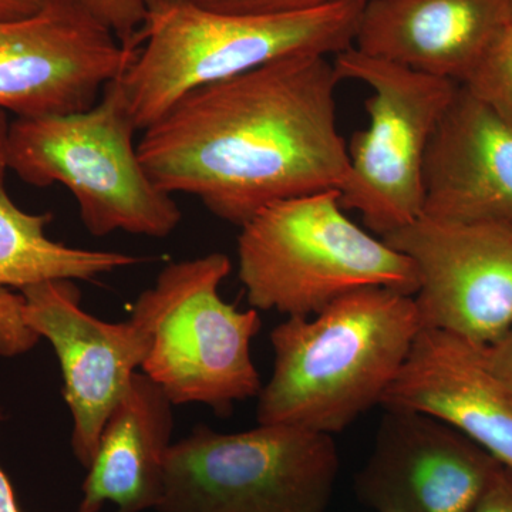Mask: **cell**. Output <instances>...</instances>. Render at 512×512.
Wrapping results in <instances>:
<instances>
[{
  "label": "cell",
  "mask_w": 512,
  "mask_h": 512,
  "mask_svg": "<svg viewBox=\"0 0 512 512\" xmlns=\"http://www.w3.org/2000/svg\"><path fill=\"white\" fill-rule=\"evenodd\" d=\"M339 82L328 56L281 57L185 94L143 131L138 156L164 191L194 195L239 228L275 202L340 192L349 154Z\"/></svg>",
  "instance_id": "obj_1"
},
{
  "label": "cell",
  "mask_w": 512,
  "mask_h": 512,
  "mask_svg": "<svg viewBox=\"0 0 512 512\" xmlns=\"http://www.w3.org/2000/svg\"><path fill=\"white\" fill-rule=\"evenodd\" d=\"M420 330L413 296L380 286L284 320L269 335L274 366L258 394V423L342 433L380 406Z\"/></svg>",
  "instance_id": "obj_2"
},
{
  "label": "cell",
  "mask_w": 512,
  "mask_h": 512,
  "mask_svg": "<svg viewBox=\"0 0 512 512\" xmlns=\"http://www.w3.org/2000/svg\"><path fill=\"white\" fill-rule=\"evenodd\" d=\"M365 2L276 15H235L160 3L147 8L136 55L119 77L137 130L185 94L295 53L336 56L355 42Z\"/></svg>",
  "instance_id": "obj_3"
},
{
  "label": "cell",
  "mask_w": 512,
  "mask_h": 512,
  "mask_svg": "<svg viewBox=\"0 0 512 512\" xmlns=\"http://www.w3.org/2000/svg\"><path fill=\"white\" fill-rule=\"evenodd\" d=\"M238 276L252 308L288 318L370 286L412 296L419 288L413 262L350 220L339 191L275 202L242 225Z\"/></svg>",
  "instance_id": "obj_4"
},
{
  "label": "cell",
  "mask_w": 512,
  "mask_h": 512,
  "mask_svg": "<svg viewBox=\"0 0 512 512\" xmlns=\"http://www.w3.org/2000/svg\"><path fill=\"white\" fill-rule=\"evenodd\" d=\"M136 131L116 79L87 110L13 121L8 168L26 184L67 188L94 237L167 238L183 214L141 163Z\"/></svg>",
  "instance_id": "obj_5"
},
{
  "label": "cell",
  "mask_w": 512,
  "mask_h": 512,
  "mask_svg": "<svg viewBox=\"0 0 512 512\" xmlns=\"http://www.w3.org/2000/svg\"><path fill=\"white\" fill-rule=\"evenodd\" d=\"M231 271L222 252L171 262L134 303L130 319L147 340L141 370L174 406L200 403L227 414L261 392L251 355L261 318L221 298Z\"/></svg>",
  "instance_id": "obj_6"
},
{
  "label": "cell",
  "mask_w": 512,
  "mask_h": 512,
  "mask_svg": "<svg viewBox=\"0 0 512 512\" xmlns=\"http://www.w3.org/2000/svg\"><path fill=\"white\" fill-rule=\"evenodd\" d=\"M340 467L333 436L285 424L173 443L157 512H326Z\"/></svg>",
  "instance_id": "obj_7"
},
{
  "label": "cell",
  "mask_w": 512,
  "mask_h": 512,
  "mask_svg": "<svg viewBox=\"0 0 512 512\" xmlns=\"http://www.w3.org/2000/svg\"><path fill=\"white\" fill-rule=\"evenodd\" d=\"M340 80L366 84L369 127L348 146L349 175L340 201L377 237L423 212V168L431 137L460 84L376 59L355 47L333 60Z\"/></svg>",
  "instance_id": "obj_8"
},
{
  "label": "cell",
  "mask_w": 512,
  "mask_h": 512,
  "mask_svg": "<svg viewBox=\"0 0 512 512\" xmlns=\"http://www.w3.org/2000/svg\"><path fill=\"white\" fill-rule=\"evenodd\" d=\"M137 47L80 0H49L29 18L0 22V110L18 119L87 110Z\"/></svg>",
  "instance_id": "obj_9"
},
{
  "label": "cell",
  "mask_w": 512,
  "mask_h": 512,
  "mask_svg": "<svg viewBox=\"0 0 512 512\" xmlns=\"http://www.w3.org/2000/svg\"><path fill=\"white\" fill-rule=\"evenodd\" d=\"M383 239L416 268L421 329L488 348L510 328L511 227L420 217Z\"/></svg>",
  "instance_id": "obj_10"
},
{
  "label": "cell",
  "mask_w": 512,
  "mask_h": 512,
  "mask_svg": "<svg viewBox=\"0 0 512 512\" xmlns=\"http://www.w3.org/2000/svg\"><path fill=\"white\" fill-rule=\"evenodd\" d=\"M19 292L26 325L49 340L59 359L74 457L89 468L107 417L143 363L147 340L131 319L111 323L84 311L76 281L40 282Z\"/></svg>",
  "instance_id": "obj_11"
},
{
  "label": "cell",
  "mask_w": 512,
  "mask_h": 512,
  "mask_svg": "<svg viewBox=\"0 0 512 512\" xmlns=\"http://www.w3.org/2000/svg\"><path fill=\"white\" fill-rule=\"evenodd\" d=\"M500 466L436 417L384 409L355 490L377 512H468Z\"/></svg>",
  "instance_id": "obj_12"
},
{
  "label": "cell",
  "mask_w": 512,
  "mask_h": 512,
  "mask_svg": "<svg viewBox=\"0 0 512 512\" xmlns=\"http://www.w3.org/2000/svg\"><path fill=\"white\" fill-rule=\"evenodd\" d=\"M421 217L512 228V127L464 86L427 148Z\"/></svg>",
  "instance_id": "obj_13"
},
{
  "label": "cell",
  "mask_w": 512,
  "mask_h": 512,
  "mask_svg": "<svg viewBox=\"0 0 512 512\" xmlns=\"http://www.w3.org/2000/svg\"><path fill=\"white\" fill-rule=\"evenodd\" d=\"M483 349L443 330L421 329L380 406L436 417L512 470V399Z\"/></svg>",
  "instance_id": "obj_14"
},
{
  "label": "cell",
  "mask_w": 512,
  "mask_h": 512,
  "mask_svg": "<svg viewBox=\"0 0 512 512\" xmlns=\"http://www.w3.org/2000/svg\"><path fill=\"white\" fill-rule=\"evenodd\" d=\"M511 20V0H367L353 47L463 86Z\"/></svg>",
  "instance_id": "obj_15"
},
{
  "label": "cell",
  "mask_w": 512,
  "mask_h": 512,
  "mask_svg": "<svg viewBox=\"0 0 512 512\" xmlns=\"http://www.w3.org/2000/svg\"><path fill=\"white\" fill-rule=\"evenodd\" d=\"M174 404L156 382L134 373L104 424L99 448L82 485L76 512L156 510L164 494Z\"/></svg>",
  "instance_id": "obj_16"
},
{
  "label": "cell",
  "mask_w": 512,
  "mask_h": 512,
  "mask_svg": "<svg viewBox=\"0 0 512 512\" xmlns=\"http://www.w3.org/2000/svg\"><path fill=\"white\" fill-rule=\"evenodd\" d=\"M50 214H32L0 184V356L28 353L40 338L23 319L20 289L46 281H93L143 262L116 251L69 247L47 235Z\"/></svg>",
  "instance_id": "obj_17"
},
{
  "label": "cell",
  "mask_w": 512,
  "mask_h": 512,
  "mask_svg": "<svg viewBox=\"0 0 512 512\" xmlns=\"http://www.w3.org/2000/svg\"><path fill=\"white\" fill-rule=\"evenodd\" d=\"M463 86L512 127V20Z\"/></svg>",
  "instance_id": "obj_18"
},
{
  "label": "cell",
  "mask_w": 512,
  "mask_h": 512,
  "mask_svg": "<svg viewBox=\"0 0 512 512\" xmlns=\"http://www.w3.org/2000/svg\"><path fill=\"white\" fill-rule=\"evenodd\" d=\"M124 45L138 46L146 20L144 0H80Z\"/></svg>",
  "instance_id": "obj_19"
},
{
  "label": "cell",
  "mask_w": 512,
  "mask_h": 512,
  "mask_svg": "<svg viewBox=\"0 0 512 512\" xmlns=\"http://www.w3.org/2000/svg\"><path fill=\"white\" fill-rule=\"evenodd\" d=\"M343 0H144L146 8L160 3H185L212 12L235 13V15H276V13L299 12L319 8ZM367 2V0H360Z\"/></svg>",
  "instance_id": "obj_20"
},
{
  "label": "cell",
  "mask_w": 512,
  "mask_h": 512,
  "mask_svg": "<svg viewBox=\"0 0 512 512\" xmlns=\"http://www.w3.org/2000/svg\"><path fill=\"white\" fill-rule=\"evenodd\" d=\"M468 512H512V470L503 466L495 471L490 483Z\"/></svg>",
  "instance_id": "obj_21"
},
{
  "label": "cell",
  "mask_w": 512,
  "mask_h": 512,
  "mask_svg": "<svg viewBox=\"0 0 512 512\" xmlns=\"http://www.w3.org/2000/svg\"><path fill=\"white\" fill-rule=\"evenodd\" d=\"M485 363L512 399V325L497 342L483 349Z\"/></svg>",
  "instance_id": "obj_22"
},
{
  "label": "cell",
  "mask_w": 512,
  "mask_h": 512,
  "mask_svg": "<svg viewBox=\"0 0 512 512\" xmlns=\"http://www.w3.org/2000/svg\"><path fill=\"white\" fill-rule=\"evenodd\" d=\"M49 0H0V22L29 18L45 8Z\"/></svg>",
  "instance_id": "obj_23"
},
{
  "label": "cell",
  "mask_w": 512,
  "mask_h": 512,
  "mask_svg": "<svg viewBox=\"0 0 512 512\" xmlns=\"http://www.w3.org/2000/svg\"><path fill=\"white\" fill-rule=\"evenodd\" d=\"M0 421H2V416H0ZM0 512H22L18 501H16L13 485L2 467H0Z\"/></svg>",
  "instance_id": "obj_24"
},
{
  "label": "cell",
  "mask_w": 512,
  "mask_h": 512,
  "mask_svg": "<svg viewBox=\"0 0 512 512\" xmlns=\"http://www.w3.org/2000/svg\"><path fill=\"white\" fill-rule=\"evenodd\" d=\"M8 117L5 111L0 110V184H3L8 168V137H9Z\"/></svg>",
  "instance_id": "obj_25"
},
{
  "label": "cell",
  "mask_w": 512,
  "mask_h": 512,
  "mask_svg": "<svg viewBox=\"0 0 512 512\" xmlns=\"http://www.w3.org/2000/svg\"><path fill=\"white\" fill-rule=\"evenodd\" d=\"M511 9H512V0H511Z\"/></svg>",
  "instance_id": "obj_26"
}]
</instances>
